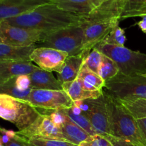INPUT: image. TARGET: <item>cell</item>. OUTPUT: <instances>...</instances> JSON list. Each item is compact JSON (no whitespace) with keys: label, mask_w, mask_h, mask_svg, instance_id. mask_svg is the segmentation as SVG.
<instances>
[{"label":"cell","mask_w":146,"mask_h":146,"mask_svg":"<svg viewBox=\"0 0 146 146\" xmlns=\"http://www.w3.org/2000/svg\"><path fill=\"white\" fill-rule=\"evenodd\" d=\"M86 18L87 17L72 14L61 9L52 3H48L29 12L4 21L11 26L51 34L68 27L81 25Z\"/></svg>","instance_id":"6da1fadb"},{"label":"cell","mask_w":146,"mask_h":146,"mask_svg":"<svg viewBox=\"0 0 146 146\" xmlns=\"http://www.w3.org/2000/svg\"><path fill=\"white\" fill-rule=\"evenodd\" d=\"M104 92L113 138L146 146L136 119L113 96Z\"/></svg>","instance_id":"7a4b0ae2"},{"label":"cell","mask_w":146,"mask_h":146,"mask_svg":"<svg viewBox=\"0 0 146 146\" xmlns=\"http://www.w3.org/2000/svg\"><path fill=\"white\" fill-rule=\"evenodd\" d=\"M121 19L115 14L97 9L81 25L84 33V52L88 54L101 44L117 26Z\"/></svg>","instance_id":"3957f363"},{"label":"cell","mask_w":146,"mask_h":146,"mask_svg":"<svg viewBox=\"0 0 146 146\" xmlns=\"http://www.w3.org/2000/svg\"><path fill=\"white\" fill-rule=\"evenodd\" d=\"M41 114L27 101L0 94V118L14 123L19 131L29 128Z\"/></svg>","instance_id":"277c9868"},{"label":"cell","mask_w":146,"mask_h":146,"mask_svg":"<svg viewBox=\"0 0 146 146\" xmlns=\"http://www.w3.org/2000/svg\"><path fill=\"white\" fill-rule=\"evenodd\" d=\"M95 48L116 63L120 74L126 76H143L146 74V54L125 46L107 44H98Z\"/></svg>","instance_id":"5b68a950"},{"label":"cell","mask_w":146,"mask_h":146,"mask_svg":"<svg viewBox=\"0 0 146 146\" xmlns=\"http://www.w3.org/2000/svg\"><path fill=\"white\" fill-rule=\"evenodd\" d=\"M105 91L117 100L146 99V78L118 74L106 81Z\"/></svg>","instance_id":"8992f818"},{"label":"cell","mask_w":146,"mask_h":146,"mask_svg":"<svg viewBox=\"0 0 146 146\" xmlns=\"http://www.w3.org/2000/svg\"><path fill=\"white\" fill-rule=\"evenodd\" d=\"M41 44L44 47L64 51L68 56L84 52V33L81 25L71 27L48 34Z\"/></svg>","instance_id":"52a82bcc"},{"label":"cell","mask_w":146,"mask_h":146,"mask_svg":"<svg viewBox=\"0 0 146 146\" xmlns=\"http://www.w3.org/2000/svg\"><path fill=\"white\" fill-rule=\"evenodd\" d=\"M27 101L36 108L46 111L66 109L74 105L64 90L32 89Z\"/></svg>","instance_id":"ba28073f"},{"label":"cell","mask_w":146,"mask_h":146,"mask_svg":"<svg viewBox=\"0 0 146 146\" xmlns=\"http://www.w3.org/2000/svg\"><path fill=\"white\" fill-rule=\"evenodd\" d=\"M3 44L14 46H29L41 43L48 33L31 29L11 26L2 21L0 22Z\"/></svg>","instance_id":"9c48e42d"},{"label":"cell","mask_w":146,"mask_h":146,"mask_svg":"<svg viewBox=\"0 0 146 146\" xmlns=\"http://www.w3.org/2000/svg\"><path fill=\"white\" fill-rule=\"evenodd\" d=\"M84 115L88 118L96 133L113 138L104 92L99 98L91 99V108Z\"/></svg>","instance_id":"30bf717a"},{"label":"cell","mask_w":146,"mask_h":146,"mask_svg":"<svg viewBox=\"0 0 146 146\" xmlns=\"http://www.w3.org/2000/svg\"><path fill=\"white\" fill-rule=\"evenodd\" d=\"M17 133L24 138H46V139L64 140L61 130L51 121L48 114L41 113L35 122L24 131H17Z\"/></svg>","instance_id":"8fae6325"},{"label":"cell","mask_w":146,"mask_h":146,"mask_svg":"<svg viewBox=\"0 0 146 146\" xmlns=\"http://www.w3.org/2000/svg\"><path fill=\"white\" fill-rule=\"evenodd\" d=\"M68 54L64 51L48 47L36 48L30 56L31 62L38 68L48 72H58Z\"/></svg>","instance_id":"7c38bea8"},{"label":"cell","mask_w":146,"mask_h":146,"mask_svg":"<svg viewBox=\"0 0 146 146\" xmlns=\"http://www.w3.org/2000/svg\"><path fill=\"white\" fill-rule=\"evenodd\" d=\"M48 3H51V0H0V22Z\"/></svg>","instance_id":"4fadbf2b"},{"label":"cell","mask_w":146,"mask_h":146,"mask_svg":"<svg viewBox=\"0 0 146 146\" xmlns=\"http://www.w3.org/2000/svg\"><path fill=\"white\" fill-rule=\"evenodd\" d=\"M38 68L31 61L0 62V85L19 76L30 75Z\"/></svg>","instance_id":"5bb4252c"},{"label":"cell","mask_w":146,"mask_h":146,"mask_svg":"<svg viewBox=\"0 0 146 146\" xmlns=\"http://www.w3.org/2000/svg\"><path fill=\"white\" fill-rule=\"evenodd\" d=\"M60 9L82 17H88L95 12L101 4L98 0H51Z\"/></svg>","instance_id":"9a60e30c"},{"label":"cell","mask_w":146,"mask_h":146,"mask_svg":"<svg viewBox=\"0 0 146 146\" xmlns=\"http://www.w3.org/2000/svg\"><path fill=\"white\" fill-rule=\"evenodd\" d=\"M112 9L121 20L141 17L146 14V0H115Z\"/></svg>","instance_id":"2e32d148"},{"label":"cell","mask_w":146,"mask_h":146,"mask_svg":"<svg viewBox=\"0 0 146 146\" xmlns=\"http://www.w3.org/2000/svg\"><path fill=\"white\" fill-rule=\"evenodd\" d=\"M86 54L84 52L76 56H68L57 72L58 78L61 84L76 79Z\"/></svg>","instance_id":"e0dca14e"},{"label":"cell","mask_w":146,"mask_h":146,"mask_svg":"<svg viewBox=\"0 0 146 146\" xmlns=\"http://www.w3.org/2000/svg\"><path fill=\"white\" fill-rule=\"evenodd\" d=\"M31 89L63 90L62 84L54 77L52 72L38 68L29 75Z\"/></svg>","instance_id":"ac0fdd59"},{"label":"cell","mask_w":146,"mask_h":146,"mask_svg":"<svg viewBox=\"0 0 146 146\" xmlns=\"http://www.w3.org/2000/svg\"><path fill=\"white\" fill-rule=\"evenodd\" d=\"M36 48V45L29 46H14L0 43V62L31 61L30 56Z\"/></svg>","instance_id":"d6986e66"},{"label":"cell","mask_w":146,"mask_h":146,"mask_svg":"<svg viewBox=\"0 0 146 146\" xmlns=\"http://www.w3.org/2000/svg\"><path fill=\"white\" fill-rule=\"evenodd\" d=\"M63 90L73 102L86 99H96L103 95V91H88L83 87L78 78L62 84Z\"/></svg>","instance_id":"ffe728a7"},{"label":"cell","mask_w":146,"mask_h":146,"mask_svg":"<svg viewBox=\"0 0 146 146\" xmlns=\"http://www.w3.org/2000/svg\"><path fill=\"white\" fill-rule=\"evenodd\" d=\"M84 88L88 91H103L106 81L98 74L90 70L84 65L82 66L77 77Z\"/></svg>","instance_id":"44dd1931"},{"label":"cell","mask_w":146,"mask_h":146,"mask_svg":"<svg viewBox=\"0 0 146 146\" xmlns=\"http://www.w3.org/2000/svg\"><path fill=\"white\" fill-rule=\"evenodd\" d=\"M60 130L63 139L76 145H79L90 136L88 133L68 120L60 128Z\"/></svg>","instance_id":"7402d4cb"},{"label":"cell","mask_w":146,"mask_h":146,"mask_svg":"<svg viewBox=\"0 0 146 146\" xmlns=\"http://www.w3.org/2000/svg\"><path fill=\"white\" fill-rule=\"evenodd\" d=\"M62 110L65 115H66L68 121H71L76 125H78V127L82 128L84 131L88 133L90 135L96 134L94 131L88 118L84 114H83L81 110L78 107L76 106L74 104L71 108Z\"/></svg>","instance_id":"603a6c76"},{"label":"cell","mask_w":146,"mask_h":146,"mask_svg":"<svg viewBox=\"0 0 146 146\" xmlns=\"http://www.w3.org/2000/svg\"><path fill=\"white\" fill-rule=\"evenodd\" d=\"M117 101L135 119L146 118V99L117 100Z\"/></svg>","instance_id":"cb8c5ba5"},{"label":"cell","mask_w":146,"mask_h":146,"mask_svg":"<svg viewBox=\"0 0 146 146\" xmlns=\"http://www.w3.org/2000/svg\"><path fill=\"white\" fill-rule=\"evenodd\" d=\"M119 74V68L116 63L107 56L104 55L100 66L98 74L105 81L114 78Z\"/></svg>","instance_id":"d4e9b609"},{"label":"cell","mask_w":146,"mask_h":146,"mask_svg":"<svg viewBox=\"0 0 146 146\" xmlns=\"http://www.w3.org/2000/svg\"><path fill=\"white\" fill-rule=\"evenodd\" d=\"M15 78L16 77L0 85V94H5L27 101L32 89L27 91H21L18 89L15 84Z\"/></svg>","instance_id":"484cf974"},{"label":"cell","mask_w":146,"mask_h":146,"mask_svg":"<svg viewBox=\"0 0 146 146\" xmlns=\"http://www.w3.org/2000/svg\"><path fill=\"white\" fill-rule=\"evenodd\" d=\"M125 41H126V36L125 34V30L121 28L119 26H117L99 44L124 46Z\"/></svg>","instance_id":"4316f807"},{"label":"cell","mask_w":146,"mask_h":146,"mask_svg":"<svg viewBox=\"0 0 146 146\" xmlns=\"http://www.w3.org/2000/svg\"><path fill=\"white\" fill-rule=\"evenodd\" d=\"M104 56V54L98 51L96 48H94L85 57L83 65L98 74Z\"/></svg>","instance_id":"83f0119b"},{"label":"cell","mask_w":146,"mask_h":146,"mask_svg":"<svg viewBox=\"0 0 146 146\" xmlns=\"http://www.w3.org/2000/svg\"><path fill=\"white\" fill-rule=\"evenodd\" d=\"M24 140L27 146H78L65 140L46 138H24Z\"/></svg>","instance_id":"f1b7e54d"},{"label":"cell","mask_w":146,"mask_h":146,"mask_svg":"<svg viewBox=\"0 0 146 146\" xmlns=\"http://www.w3.org/2000/svg\"><path fill=\"white\" fill-rule=\"evenodd\" d=\"M78 146H113L109 138L100 134L90 135Z\"/></svg>","instance_id":"f546056e"},{"label":"cell","mask_w":146,"mask_h":146,"mask_svg":"<svg viewBox=\"0 0 146 146\" xmlns=\"http://www.w3.org/2000/svg\"><path fill=\"white\" fill-rule=\"evenodd\" d=\"M46 113L48 114L52 122L59 128L68 121V118L62 109L56 110V111H46Z\"/></svg>","instance_id":"4dcf8cb0"},{"label":"cell","mask_w":146,"mask_h":146,"mask_svg":"<svg viewBox=\"0 0 146 146\" xmlns=\"http://www.w3.org/2000/svg\"><path fill=\"white\" fill-rule=\"evenodd\" d=\"M15 84L17 88L21 91L31 89L29 75H21L17 76L15 78Z\"/></svg>","instance_id":"1f68e13d"},{"label":"cell","mask_w":146,"mask_h":146,"mask_svg":"<svg viewBox=\"0 0 146 146\" xmlns=\"http://www.w3.org/2000/svg\"><path fill=\"white\" fill-rule=\"evenodd\" d=\"M3 146H27L25 140L21 135H18L16 132V135L10 140L9 142L7 144H4Z\"/></svg>","instance_id":"d6a6232c"},{"label":"cell","mask_w":146,"mask_h":146,"mask_svg":"<svg viewBox=\"0 0 146 146\" xmlns=\"http://www.w3.org/2000/svg\"><path fill=\"white\" fill-rule=\"evenodd\" d=\"M109 140L112 143L113 146H142L134 144L133 143L129 142V141L117 139L115 138H109Z\"/></svg>","instance_id":"836d02e7"},{"label":"cell","mask_w":146,"mask_h":146,"mask_svg":"<svg viewBox=\"0 0 146 146\" xmlns=\"http://www.w3.org/2000/svg\"><path fill=\"white\" fill-rule=\"evenodd\" d=\"M136 121L138 127H139L141 135L146 142V118L136 119Z\"/></svg>","instance_id":"e575fe53"},{"label":"cell","mask_w":146,"mask_h":146,"mask_svg":"<svg viewBox=\"0 0 146 146\" xmlns=\"http://www.w3.org/2000/svg\"><path fill=\"white\" fill-rule=\"evenodd\" d=\"M141 18H142V19L137 22L136 25L138 26V27L141 29V30L144 34H146V14L142 16Z\"/></svg>","instance_id":"d590c367"},{"label":"cell","mask_w":146,"mask_h":146,"mask_svg":"<svg viewBox=\"0 0 146 146\" xmlns=\"http://www.w3.org/2000/svg\"><path fill=\"white\" fill-rule=\"evenodd\" d=\"M98 1L101 4V7H109L112 5L115 0H98Z\"/></svg>","instance_id":"8d00e7d4"},{"label":"cell","mask_w":146,"mask_h":146,"mask_svg":"<svg viewBox=\"0 0 146 146\" xmlns=\"http://www.w3.org/2000/svg\"><path fill=\"white\" fill-rule=\"evenodd\" d=\"M0 43H2V39H1V30H0Z\"/></svg>","instance_id":"74e56055"},{"label":"cell","mask_w":146,"mask_h":146,"mask_svg":"<svg viewBox=\"0 0 146 146\" xmlns=\"http://www.w3.org/2000/svg\"><path fill=\"white\" fill-rule=\"evenodd\" d=\"M0 146H3L2 142H1V136H0Z\"/></svg>","instance_id":"f35d334b"},{"label":"cell","mask_w":146,"mask_h":146,"mask_svg":"<svg viewBox=\"0 0 146 146\" xmlns=\"http://www.w3.org/2000/svg\"><path fill=\"white\" fill-rule=\"evenodd\" d=\"M143 76L145 77V78H146V74H144V75H143Z\"/></svg>","instance_id":"ab89813d"}]
</instances>
